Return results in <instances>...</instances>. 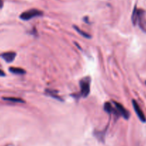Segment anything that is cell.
I'll list each match as a JSON object with an SVG mask.
<instances>
[{"label": "cell", "instance_id": "obj_1", "mask_svg": "<svg viewBox=\"0 0 146 146\" xmlns=\"http://www.w3.org/2000/svg\"><path fill=\"white\" fill-rule=\"evenodd\" d=\"M132 22L133 25H138L140 29L143 32H146V19H145V12L143 9H137V7H135L134 10L132 14Z\"/></svg>", "mask_w": 146, "mask_h": 146}, {"label": "cell", "instance_id": "obj_2", "mask_svg": "<svg viewBox=\"0 0 146 146\" xmlns=\"http://www.w3.org/2000/svg\"><path fill=\"white\" fill-rule=\"evenodd\" d=\"M90 82L91 79L89 77L84 78L80 81V94L84 98H87L90 92Z\"/></svg>", "mask_w": 146, "mask_h": 146}, {"label": "cell", "instance_id": "obj_3", "mask_svg": "<svg viewBox=\"0 0 146 146\" xmlns=\"http://www.w3.org/2000/svg\"><path fill=\"white\" fill-rule=\"evenodd\" d=\"M43 12L42 11L36 9H32L29 10L25 11L23 13L20 15V19L24 21H27L29 19H32V18L36 17H41L42 16Z\"/></svg>", "mask_w": 146, "mask_h": 146}, {"label": "cell", "instance_id": "obj_4", "mask_svg": "<svg viewBox=\"0 0 146 146\" xmlns=\"http://www.w3.org/2000/svg\"><path fill=\"white\" fill-rule=\"evenodd\" d=\"M113 104L115 105V108L117 109L120 116H122L123 117H124L125 120H128L130 115V113L127 111V110H126L125 108L121 105V104L118 103V102H115V101H113Z\"/></svg>", "mask_w": 146, "mask_h": 146}, {"label": "cell", "instance_id": "obj_5", "mask_svg": "<svg viewBox=\"0 0 146 146\" xmlns=\"http://www.w3.org/2000/svg\"><path fill=\"white\" fill-rule=\"evenodd\" d=\"M132 103H133V108H134L135 112L136 115H137L138 118L140 119V121L143 122V123H145V122H146V117H145V115L143 111L142 110V109L140 108V107L139 106V105L137 104V102H136L135 100H133V102H132Z\"/></svg>", "mask_w": 146, "mask_h": 146}, {"label": "cell", "instance_id": "obj_6", "mask_svg": "<svg viewBox=\"0 0 146 146\" xmlns=\"http://www.w3.org/2000/svg\"><path fill=\"white\" fill-rule=\"evenodd\" d=\"M104 110H105V111L107 113H108V114H113L115 116H116V117H120V115H119L117 109L115 108H113V105H112V104L110 102H105V105H104Z\"/></svg>", "mask_w": 146, "mask_h": 146}, {"label": "cell", "instance_id": "obj_7", "mask_svg": "<svg viewBox=\"0 0 146 146\" xmlns=\"http://www.w3.org/2000/svg\"><path fill=\"white\" fill-rule=\"evenodd\" d=\"M1 57L7 62H12L16 57V53L14 52H8L3 53Z\"/></svg>", "mask_w": 146, "mask_h": 146}, {"label": "cell", "instance_id": "obj_8", "mask_svg": "<svg viewBox=\"0 0 146 146\" xmlns=\"http://www.w3.org/2000/svg\"><path fill=\"white\" fill-rule=\"evenodd\" d=\"M9 72H12V74H15V75H25L26 72H25V70L22 68H19V67H11L9 69Z\"/></svg>", "mask_w": 146, "mask_h": 146}, {"label": "cell", "instance_id": "obj_9", "mask_svg": "<svg viewBox=\"0 0 146 146\" xmlns=\"http://www.w3.org/2000/svg\"><path fill=\"white\" fill-rule=\"evenodd\" d=\"M45 92H46V94H47V95H48L49 96L52 97V98H54V99H57V100H60V101H63V100L62 99V98H60L59 95H57V91L47 89L45 90Z\"/></svg>", "mask_w": 146, "mask_h": 146}, {"label": "cell", "instance_id": "obj_10", "mask_svg": "<svg viewBox=\"0 0 146 146\" xmlns=\"http://www.w3.org/2000/svg\"><path fill=\"white\" fill-rule=\"evenodd\" d=\"M2 99L4 100L9 101V102H16V103H25V101L20 98H3Z\"/></svg>", "mask_w": 146, "mask_h": 146}, {"label": "cell", "instance_id": "obj_11", "mask_svg": "<svg viewBox=\"0 0 146 146\" xmlns=\"http://www.w3.org/2000/svg\"><path fill=\"white\" fill-rule=\"evenodd\" d=\"M73 27H74V29H75V30H76L77 32H78V33L80 34V35H82V36H84V37H85V38H88V39H90L91 38L90 35H88V34L86 33V32H83V31L81 30V29H80V28L78 27H77V26H75V25H74V26H73Z\"/></svg>", "mask_w": 146, "mask_h": 146}, {"label": "cell", "instance_id": "obj_12", "mask_svg": "<svg viewBox=\"0 0 146 146\" xmlns=\"http://www.w3.org/2000/svg\"><path fill=\"white\" fill-rule=\"evenodd\" d=\"M5 72L2 71V70H0V77H5Z\"/></svg>", "mask_w": 146, "mask_h": 146}, {"label": "cell", "instance_id": "obj_13", "mask_svg": "<svg viewBox=\"0 0 146 146\" xmlns=\"http://www.w3.org/2000/svg\"><path fill=\"white\" fill-rule=\"evenodd\" d=\"M3 0H0V9L3 7Z\"/></svg>", "mask_w": 146, "mask_h": 146}]
</instances>
